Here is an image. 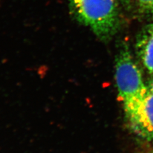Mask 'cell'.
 <instances>
[{
	"label": "cell",
	"mask_w": 153,
	"mask_h": 153,
	"mask_svg": "<svg viewBox=\"0 0 153 153\" xmlns=\"http://www.w3.org/2000/svg\"><path fill=\"white\" fill-rule=\"evenodd\" d=\"M116 80L119 97L126 113L139 103L149 91L127 45L122 47L116 57Z\"/></svg>",
	"instance_id": "obj_2"
},
{
	"label": "cell",
	"mask_w": 153,
	"mask_h": 153,
	"mask_svg": "<svg viewBox=\"0 0 153 153\" xmlns=\"http://www.w3.org/2000/svg\"><path fill=\"white\" fill-rule=\"evenodd\" d=\"M126 114L138 135L148 140L153 139V93L149 90L140 103Z\"/></svg>",
	"instance_id": "obj_3"
},
{
	"label": "cell",
	"mask_w": 153,
	"mask_h": 153,
	"mask_svg": "<svg viewBox=\"0 0 153 153\" xmlns=\"http://www.w3.org/2000/svg\"><path fill=\"white\" fill-rule=\"evenodd\" d=\"M149 91L151 92L152 93H153V80H152V82L151 84V88H150V89H149Z\"/></svg>",
	"instance_id": "obj_6"
},
{
	"label": "cell",
	"mask_w": 153,
	"mask_h": 153,
	"mask_svg": "<svg viewBox=\"0 0 153 153\" xmlns=\"http://www.w3.org/2000/svg\"><path fill=\"white\" fill-rule=\"evenodd\" d=\"M119 1H123V0H119Z\"/></svg>",
	"instance_id": "obj_7"
},
{
	"label": "cell",
	"mask_w": 153,
	"mask_h": 153,
	"mask_svg": "<svg viewBox=\"0 0 153 153\" xmlns=\"http://www.w3.org/2000/svg\"><path fill=\"white\" fill-rule=\"evenodd\" d=\"M138 58L150 73L153 74V22L143 27L136 42Z\"/></svg>",
	"instance_id": "obj_4"
},
{
	"label": "cell",
	"mask_w": 153,
	"mask_h": 153,
	"mask_svg": "<svg viewBox=\"0 0 153 153\" xmlns=\"http://www.w3.org/2000/svg\"><path fill=\"white\" fill-rule=\"evenodd\" d=\"M136 1L143 11L153 13V0H136Z\"/></svg>",
	"instance_id": "obj_5"
},
{
	"label": "cell",
	"mask_w": 153,
	"mask_h": 153,
	"mask_svg": "<svg viewBox=\"0 0 153 153\" xmlns=\"http://www.w3.org/2000/svg\"><path fill=\"white\" fill-rule=\"evenodd\" d=\"M71 13L102 40L111 38L120 26L117 0H69Z\"/></svg>",
	"instance_id": "obj_1"
}]
</instances>
